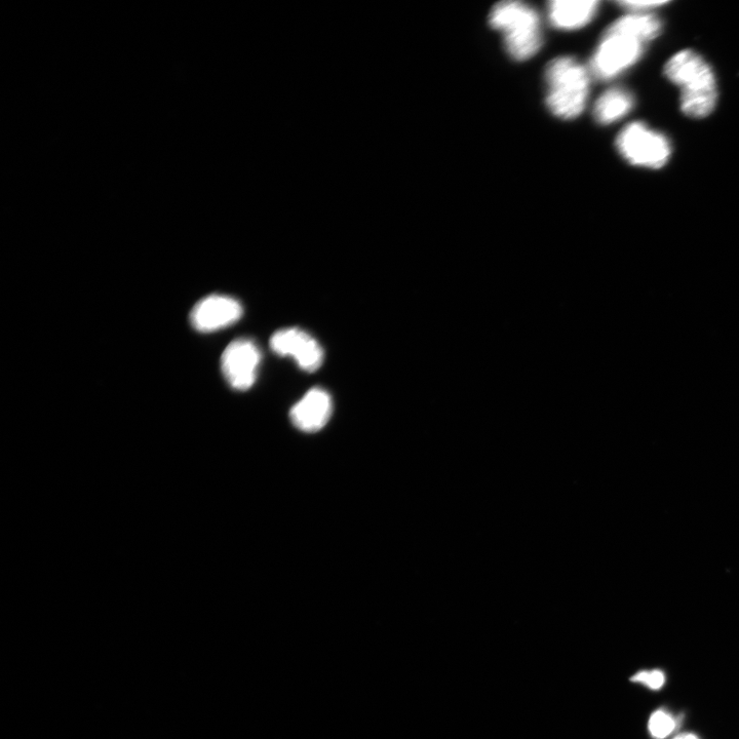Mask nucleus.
Returning <instances> with one entry per match:
<instances>
[{
  "mask_svg": "<svg viewBox=\"0 0 739 739\" xmlns=\"http://www.w3.org/2000/svg\"><path fill=\"white\" fill-rule=\"evenodd\" d=\"M661 22L651 15H629L617 20L605 33L591 69L601 80H610L642 56L645 44L654 40Z\"/></svg>",
  "mask_w": 739,
  "mask_h": 739,
  "instance_id": "f257e3e1",
  "label": "nucleus"
},
{
  "mask_svg": "<svg viewBox=\"0 0 739 739\" xmlns=\"http://www.w3.org/2000/svg\"><path fill=\"white\" fill-rule=\"evenodd\" d=\"M668 79L681 89V108L694 119L710 115L718 99L715 74L704 58L693 51L676 54L665 68Z\"/></svg>",
  "mask_w": 739,
  "mask_h": 739,
  "instance_id": "f03ea898",
  "label": "nucleus"
},
{
  "mask_svg": "<svg viewBox=\"0 0 739 739\" xmlns=\"http://www.w3.org/2000/svg\"><path fill=\"white\" fill-rule=\"evenodd\" d=\"M547 104L563 120L577 118L585 109L590 89L588 70L570 57L550 63L546 71Z\"/></svg>",
  "mask_w": 739,
  "mask_h": 739,
  "instance_id": "7ed1b4c3",
  "label": "nucleus"
},
{
  "mask_svg": "<svg viewBox=\"0 0 739 739\" xmlns=\"http://www.w3.org/2000/svg\"><path fill=\"white\" fill-rule=\"evenodd\" d=\"M491 26L503 34L504 45L519 61L532 58L541 48L540 20L536 11L520 2L496 5L489 17Z\"/></svg>",
  "mask_w": 739,
  "mask_h": 739,
  "instance_id": "20e7f679",
  "label": "nucleus"
},
{
  "mask_svg": "<svg viewBox=\"0 0 739 739\" xmlns=\"http://www.w3.org/2000/svg\"><path fill=\"white\" fill-rule=\"evenodd\" d=\"M616 145L629 163L650 169L664 167L672 153L669 140L642 123L631 124L622 130Z\"/></svg>",
  "mask_w": 739,
  "mask_h": 739,
  "instance_id": "39448f33",
  "label": "nucleus"
},
{
  "mask_svg": "<svg viewBox=\"0 0 739 739\" xmlns=\"http://www.w3.org/2000/svg\"><path fill=\"white\" fill-rule=\"evenodd\" d=\"M261 363V352L256 343L247 338L232 341L224 350L221 370L233 390L249 391L255 384Z\"/></svg>",
  "mask_w": 739,
  "mask_h": 739,
  "instance_id": "423d86ee",
  "label": "nucleus"
},
{
  "mask_svg": "<svg viewBox=\"0 0 739 739\" xmlns=\"http://www.w3.org/2000/svg\"><path fill=\"white\" fill-rule=\"evenodd\" d=\"M270 348L280 357L293 358L305 372H316L324 362L325 354L321 344L299 328L277 331L270 338Z\"/></svg>",
  "mask_w": 739,
  "mask_h": 739,
  "instance_id": "0eeeda50",
  "label": "nucleus"
},
{
  "mask_svg": "<svg viewBox=\"0 0 739 739\" xmlns=\"http://www.w3.org/2000/svg\"><path fill=\"white\" fill-rule=\"evenodd\" d=\"M243 314V306L237 299L211 295L192 308L190 323L199 332L212 333L236 324Z\"/></svg>",
  "mask_w": 739,
  "mask_h": 739,
  "instance_id": "6e6552de",
  "label": "nucleus"
},
{
  "mask_svg": "<svg viewBox=\"0 0 739 739\" xmlns=\"http://www.w3.org/2000/svg\"><path fill=\"white\" fill-rule=\"evenodd\" d=\"M333 402L328 392L321 387L311 388L290 411L296 429L306 434L318 433L329 422Z\"/></svg>",
  "mask_w": 739,
  "mask_h": 739,
  "instance_id": "1a4fd4ad",
  "label": "nucleus"
},
{
  "mask_svg": "<svg viewBox=\"0 0 739 739\" xmlns=\"http://www.w3.org/2000/svg\"><path fill=\"white\" fill-rule=\"evenodd\" d=\"M599 8V3L595 0H587V2H567V0H557L550 3V19L553 25L563 30H574L590 23L595 17Z\"/></svg>",
  "mask_w": 739,
  "mask_h": 739,
  "instance_id": "9d476101",
  "label": "nucleus"
},
{
  "mask_svg": "<svg viewBox=\"0 0 739 739\" xmlns=\"http://www.w3.org/2000/svg\"><path fill=\"white\" fill-rule=\"evenodd\" d=\"M634 106L633 96L621 89L604 93L595 105V118L603 125L612 124L626 116Z\"/></svg>",
  "mask_w": 739,
  "mask_h": 739,
  "instance_id": "9b49d317",
  "label": "nucleus"
},
{
  "mask_svg": "<svg viewBox=\"0 0 739 739\" xmlns=\"http://www.w3.org/2000/svg\"><path fill=\"white\" fill-rule=\"evenodd\" d=\"M677 724V720L670 713L658 710L651 715L648 728L654 739H665L673 733Z\"/></svg>",
  "mask_w": 739,
  "mask_h": 739,
  "instance_id": "f8f14e48",
  "label": "nucleus"
},
{
  "mask_svg": "<svg viewBox=\"0 0 739 739\" xmlns=\"http://www.w3.org/2000/svg\"><path fill=\"white\" fill-rule=\"evenodd\" d=\"M632 681L652 690H658L666 683V676L659 670L642 671L632 677Z\"/></svg>",
  "mask_w": 739,
  "mask_h": 739,
  "instance_id": "ddd939ff",
  "label": "nucleus"
},
{
  "mask_svg": "<svg viewBox=\"0 0 739 739\" xmlns=\"http://www.w3.org/2000/svg\"><path fill=\"white\" fill-rule=\"evenodd\" d=\"M668 2H621L618 5L632 11L650 10L667 5Z\"/></svg>",
  "mask_w": 739,
  "mask_h": 739,
  "instance_id": "4468645a",
  "label": "nucleus"
},
{
  "mask_svg": "<svg viewBox=\"0 0 739 739\" xmlns=\"http://www.w3.org/2000/svg\"><path fill=\"white\" fill-rule=\"evenodd\" d=\"M674 739H699L697 735L693 733H682L677 735Z\"/></svg>",
  "mask_w": 739,
  "mask_h": 739,
  "instance_id": "2eb2a0df",
  "label": "nucleus"
}]
</instances>
